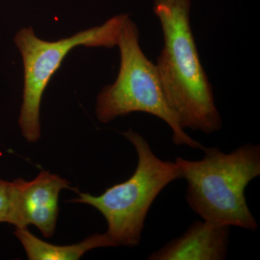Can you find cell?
Returning <instances> with one entry per match:
<instances>
[{"label": "cell", "instance_id": "5b68a950", "mask_svg": "<svg viewBox=\"0 0 260 260\" xmlns=\"http://www.w3.org/2000/svg\"><path fill=\"white\" fill-rule=\"evenodd\" d=\"M124 15H116L100 26L80 31L56 42L39 39L31 27L14 38L23 57L24 88L19 125L24 138L36 143L41 136L40 107L44 90L66 56L78 46L113 48L117 46Z\"/></svg>", "mask_w": 260, "mask_h": 260}, {"label": "cell", "instance_id": "52a82bcc", "mask_svg": "<svg viewBox=\"0 0 260 260\" xmlns=\"http://www.w3.org/2000/svg\"><path fill=\"white\" fill-rule=\"evenodd\" d=\"M230 225L194 221L182 235L173 239L148 260H223L229 249Z\"/></svg>", "mask_w": 260, "mask_h": 260}, {"label": "cell", "instance_id": "3957f363", "mask_svg": "<svg viewBox=\"0 0 260 260\" xmlns=\"http://www.w3.org/2000/svg\"><path fill=\"white\" fill-rule=\"evenodd\" d=\"M121 134L138 154L134 174L99 196L79 193L70 202L90 205L102 214L108 225L106 234L114 246L135 247L141 241L145 218L153 202L168 184L181 179V174L175 162L158 158L142 135L131 129Z\"/></svg>", "mask_w": 260, "mask_h": 260}, {"label": "cell", "instance_id": "8992f818", "mask_svg": "<svg viewBox=\"0 0 260 260\" xmlns=\"http://www.w3.org/2000/svg\"><path fill=\"white\" fill-rule=\"evenodd\" d=\"M12 182V225L17 229H25L28 225H34L44 237H52L59 214V193L62 189H73L70 188V181L42 170L31 181L18 179Z\"/></svg>", "mask_w": 260, "mask_h": 260}, {"label": "cell", "instance_id": "6da1fadb", "mask_svg": "<svg viewBox=\"0 0 260 260\" xmlns=\"http://www.w3.org/2000/svg\"><path fill=\"white\" fill-rule=\"evenodd\" d=\"M153 1L164 38L155 67L168 104L183 129L216 133L223 123L191 30V1Z\"/></svg>", "mask_w": 260, "mask_h": 260}, {"label": "cell", "instance_id": "9c48e42d", "mask_svg": "<svg viewBox=\"0 0 260 260\" xmlns=\"http://www.w3.org/2000/svg\"><path fill=\"white\" fill-rule=\"evenodd\" d=\"M13 209V182L0 179V223L11 224Z\"/></svg>", "mask_w": 260, "mask_h": 260}, {"label": "cell", "instance_id": "277c9868", "mask_svg": "<svg viewBox=\"0 0 260 260\" xmlns=\"http://www.w3.org/2000/svg\"><path fill=\"white\" fill-rule=\"evenodd\" d=\"M139 39L138 26L124 15L117 44L120 68L115 82L104 87L98 95V119L109 123L131 113H146L167 123L172 130L174 144L203 150L204 146L186 134L169 107L156 67L145 55Z\"/></svg>", "mask_w": 260, "mask_h": 260}, {"label": "cell", "instance_id": "ba28073f", "mask_svg": "<svg viewBox=\"0 0 260 260\" xmlns=\"http://www.w3.org/2000/svg\"><path fill=\"white\" fill-rule=\"evenodd\" d=\"M15 235L30 260H76L91 249L114 246L106 233L93 234L78 244L67 246L55 245L41 240L26 228H15Z\"/></svg>", "mask_w": 260, "mask_h": 260}, {"label": "cell", "instance_id": "7a4b0ae2", "mask_svg": "<svg viewBox=\"0 0 260 260\" xmlns=\"http://www.w3.org/2000/svg\"><path fill=\"white\" fill-rule=\"evenodd\" d=\"M200 160L175 159L186 181V200L195 213L218 225L258 229L249 210L246 188L260 176V146L246 143L229 153L216 147L203 149Z\"/></svg>", "mask_w": 260, "mask_h": 260}]
</instances>
